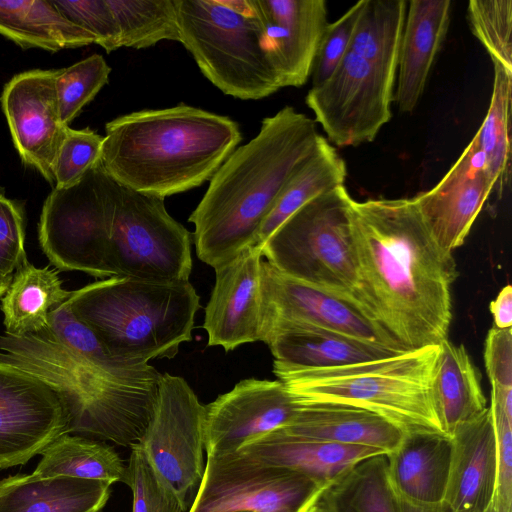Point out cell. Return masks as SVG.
<instances>
[{"label":"cell","mask_w":512,"mask_h":512,"mask_svg":"<svg viewBox=\"0 0 512 512\" xmlns=\"http://www.w3.org/2000/svg\"><path fill=\"white\" fill-rule=\"evenodd\" d=\"M308 512H326V510L318 501L313 507L310 508Z\"/></svg>","instance_id":"f907efd6"},{"label":"cell","mask_w":512,"mask_h":512,"mask_svg":"<svg viewBox=\"0 0 512 512\" xmlns=\"http://www.w3.org/2000/svg\"><path fill=\"white\" fill-rule=\"evenodd\" d=\"M54 3L71 22L92 34L95 43L107 53L122 47L119 25L108 0H54Z\"/></svg>","instance_id":"60d3db41"},{"label":"cell","mask_w":512,"mask_h":512,"mask_svg":"<svg viewBox=\"0 0 512 512\" xmlns=\"http://www.w3.org/2000/svg\"><path fill=\"white\" fill-rule=\"evenodd\" d=\"M262 257L259 248L250 246L214 269L215 284L203 323L208 346L228 352L260 341Z\"/></svg>","instance_id":"ffe728a7"},{"label":"cell","mask_w":512,"mask_h":512,"mask_svg":"<svg viewBox=\"0 0 512 512\" xmlns=\"http://www.w3.org/2000/svg\"><path fill=\"white\" fill-rule=\"evenodd\" d=\"M110 486L68 476L13 475L0 480V512H100Z\"/></svg>","instance_id":"4316f807"},{"label":"cell","mask_w":512,"mask_h":512,"mask_svg":"<svg viewBox=\"0 0 512 512\" xmlns=\"http://www.w3.org/2000/svg\"><path fill=\"white\" fill-rule=\"evenodd\" d=\"M267 346L274 357L273 369L288 371L338 368L404 353L322 328L286 332Z\"/></svg>","instance_id":"484cf974"},{"label":"cell","mask_w":512,"mask_h":512,"mask_svg":"<svg viewBox=\"0 0 512 512\" xmlns=\"http://www.w3.org/2000/svg\"><path fill=\"white\" fill-rule=\"evenodd\" d=\"M451 5L450 0L407 1L393 97L401 113H411L423 95L448 32Z\"/></svg>","instance_id":"603a6c76"},{"label":"cell","mask_w":512,"mask_h":512,"mask_svg":"<svg viewBox=\"0 0 512 512\" xmlns=\"http://www.w3.org/2000/svg\"><path fill=\"white\" fill-rule=\"evenodd\" d=\"M260 46L280 88L300 87L311 76L329 24L325 0H252Z\"/></svg>","instance_id":"ac0fdd59"},{"label":"cell","mask_w":512,"mask_h":512,"mask_svg":"<svg viewBox=\"0 0 512 512\" xmlns=\"http://www.w3.org/2000/svg\"><path fill=\"white\" fill-rule=\"evenodd\" d=\"M107 262L112 277L187 282L191 234L168 213L164 199L116 182L108 214Z\"/></svg>","instance_id":"9c48e42d"},{"label":"cell","mask_w":512,"mask_h":512,"mask_svg":"<svg viewBox=\"0 0 512 512\" xmlns=\"http://www.w3.org/2000/svg\"><path fill=\"white\" fill-rule=\"evenodd\" d=\"M104 136L90 128H67L54 168L56 189L76 184L93 165L100 161Z\"/></svg>","instance_id":"ab89813d"},{"label":"cell","mask_w":512,"mask_h":512,"mask_svg":"<svg viewBox=\"0 0 512 512\" xmlns=\"http://www.w3.org/2000/svg\"><path fill=\"white\" fill-rule=\"evenodd\" d=\"M69 429L70 416L57 392L0 357V469L26 464Z\"/></svg>","instance_id":"9a60e30c"},{"label":"cell","mask_w":512,"mask_h":512,"mask_svg":"<svg viewBox=\"0 0 512 512\" xmlns=\"http://www.w3.org/2000/svg\"><path fill=\"white\" fill-rule=\"evenodd\" d=\"M494 78L490 105L476 135L485 156V170L491 187L500 194L510 160V119L512 73L493 62Z\"/></svg>","instance_id":"e575fe53"},{"label":"cell","mask_w":512,"mask_h":512,"mask_svg":"<svg viewBox=\"0 0 512 512\" xmlns=\"http://www.w3.org/2000/svg\"><path fill=\"white\" fill-rule=\"evenodd\" d=\"M352 199L345 185L312 199L269 237L262 256L288 276L350 297L357 280Z\"/></svg>","instance_id":"ba28073f"},{"label":"cell","mask_w":512,"mask_h":512,"mask_svg":"<svg viewBox=\"0 0 512 512\" xmlns=\"http://www.w3.org/2000/svg\"><path fill=\"white\" fill-rule=\"evenodd\" d=\"M406 0H363L349 51L396 77Z\"/></svg>","instance_id":"d6a6232c"},{"label":"cell","mask_w":512,"mask_h":512,"mask_svg":"<svg viewBox=\"0 0 512 512\" xmlns=\"http://www.w3.org/2000/svg\"><path fill=\"white\" fill-rule=\"evenodd\" d=\"M131 448L125 484L132 491V512H184L175 494L161 481L140 445Z\"/></svg>","instance_id":"f35d334b"},{"label":"cell","mask_w":512,"mask_h":512,"mask_svg":"<svg viewBox=\"0 0 512 512\" xmlns=\"http://www.w3.org/2000/svg\"><path fill=\"white\" fill-rule=\"evenodd\" d=\"M395 498L397 512H452L451 508L445 501L435 504H422L409 501L397 494H395Z\"/></svg>","instance_id":"7dc6e473"},{"label":"cell","mask_w":512,"mask_h":512,"mask_svg":"<svg viewBox=\"0 0 512 512\" xmlns=\"http://www.w3.org/2000/svg\"><path fill=\"white\" fill-rule=\"evenodd\" d=\"M242 136L231 118L179 104L105 125L100 163L118 184L161 199L210 180Z\"/></svg>","instance_id":"277c9868"},{"label":"cell","mask_w":512,"mask_h":512,"mask_svg":"<svg viewBox=\"0 0 512 512\" xmlns=\"http://www.w3.org/2000/svg\"><path fill=\"white\" fill-rule=\"evenodd\" d=\"M362 6L363 0H360L339 19L328 24L313 64L312 86L319 85L327 79L348 51Z\"/></svg>","instance_id":"b9f144b4"},{"label":"cell","mask_w":512,"mask_h":512,"mask_svg":"<svg viewBox=\"0 0 512 512\" xmlns=\"http://www.w3.org/2000/svg\"><path fill=\"white\" fill-rule=\"evenodd\" d=\"M0 34L23 48L56 52L95 43V38L71 22L54 0H0Z\"/></svg>","instance_id":"f1b7e54d"},{"label":"cell","mask_w":512,"mask_h":512,"mask_svg":"<svg viewBox=\"0 0 512 512\" xmlns=\"http://www.w3.org/2000/svg\"><path fill=\"white\" fill-rule=\"evenodd\" d=\"M67 303L111 355L142 363L174 358L192 339L200 308L189 281L116 276L72 291Z\"/></svg>","instance_id":"5b68a950"},{"label":"cell","mask_w":512,"mask_h":512,"mask_svg":"<svg viewBox=\"0 0 512 512\" xmlns=\"http://www.w3.org/2000/svg\"><path fill=\"white\" fill-rule=\"evenodd\" d=\"M237 453L263 465L301 473L324 488L358 463L385 454L371 447L297 437L279 429L245 443Z\"/></svg>","instance_id":"7402d4cb"},{"label":"cell","mask_w":512,"mask_h":512,"mask_svg":"<svg viewBox=\"0 0 512 512\" xmlns=\"http://www.w3.org/2000/svg\"><path fill=\"white\" fill-rule=\"evenodd\" d=\"M345 160L323 136L314 152L288 179L263 220L254 242L261 250L269 237L306 203L345 183Z\"/></svg>","instance_id":"4dcf8cb0"},{"label":"cell","mask_w":512,"mask_h":512,"mask_svg":"<svg viewBox=\"0 0 512 512\" xmlns=\"http://www.w3.org/2000/svg\"><path fill=\"white\" fill-rule=\"evenodd\" d=\"M321 137L315 121L292 106L262 120L257 135L218 168L189 216L202 262L215 269L254 246L282 188Z\"/></svg>","instance_id":"7a4b0ae2"},{"label":"cell","mask_w":512,"mask_h":512,"mask_svg":"<svg viewBox=\"0 0 512 512\" xmlns=\"http://www.w3.org/2000/svg\"><path fill=\"white\" fill-rule=\"evenodd\" d=\"M12 277H13L12 274L8 275V276H0V300L7 292L9 285L11 283Z\"/></svg>","instance_id":"681fc988"},{"label":"cell","mask_w":512,"mask_h":512,"mask_svg":"<svg viewBox=\"0 0 512 512\" xmlns=\"http://www.w3.org/2000/svg\"><path fill=\"white\" fill-rule=\"evenodd\" d=\"M349 216L357 259L350 298L397 349L440 345L448 338L458 272L414 197L352 199Z\"/></svg>","instance_id":"6da1fadb"},{"label":"cell","mask_w":512,"mask_h":512,"mask_svg":"<svg viewBox=\"0 0 512 512\" xmlns=\"http://www.w3.org/2000/svg\"><path fill=\"white\" fill-rule=\"evenodd\" d=\"M119 25L121 46L144 49L179 42L176 0H108Z\"/></svg>","instance_id":"d590c367"},{"label":"cell","mask_w":512,"mask_h":512,"mask_svg":"<svg viewBox=\"0 0 512 512\" xmlns=\"http://www.w3.org/2000/svg\"><path fill=\"white\" fill-rule=\"evenodd\" d=\"M179 42L224 94L258 100L280 89L260 46L252 0H176Z\"/></svg>","instance_id":"52a82bcc"},{"label":"cell","mask_w":512,"mask_h":512,"mask_svg":"<svg viewBox=\"0 0 512 512\" xmlns=\"http://www.w3.org/2000/svg\"><path fill=\"white\" fill-rule=\"evenodd\" d=\"M41 455L32 473L40 478L68 476L110 485L126 481L127 465L104 442L66 433L51 442Z\"/></svg>","instance_id":"1f68e13d"},{"label":"cell","mask_w":512,"mask_h":512,"mask_svg":"<svg viewBox=\"0 0 512 512\" xmlns=\"http://www.w3.org/2000/svg\"><path fill=\"white\" fill-rule=\"evenodd\" d=\"M452 453L444 501L452 512H486L497 470L496 434L490 406L451 435Z\"/></svg>","instance_id":"44dd1931"},{"label":"cell","mask_w":512,"mask_h":512,"mask_svg":"<svg viewBox=\"0 0 512 512\" xmlns=\"http://www.w3.org/2000/svg\"><path fill=\"white\" fill-rule=\"evenodd\" d=\"M484 363L492 386L512 387V328L489 330Z\"/></svg>","instance_id":"f6af8a7d"},{"label":"cell","mask_w":512,"mask_h":512,"mask_svg":"<svg viewBox=\"0 0 512 512\" xmlns=\"http://www.w3.org/2000/svg\"><path fill=\"white\" fill-rule=\"evenodd\" d=\"M396 77L347 51L332 74L308 91L305 102L337 147L373 141L391 119Z\"/></svg>","instance_id":"4fadbf2b"},{"label":"cell","mask_w":512,"mask_h":512,"mask_svg":"<svg viewBox=\"0 0 512 512\" xmlns=\"http://www.w3.org/2000/svg\"><path fill=\"white\" fill-rule=\"evenodd\" d=\"M467 14L472 33L492 61L512 73V1L471 0Z\"/></svg>","instance_id":"74e56055"},{"label":"cell","mask_w":512,"mask_h":512,"mask_svg":"<svg viewBox=\"0 0 512 512\" xmlns=\"http://www.w3.org/2000/svg\"><path fill=\"white\" fill-rule=\"evenodd\" d=\"M451 453V438L445 434L404 433L396 448L385 455L392 490L416 503L444 501Z\"/></svg>","instance_id":"d4e9b609"},{"label":"cell","mask_w":512,"mask_h":512,"mask_svg":"<svg viewBox=\"0 0 512 512\" xmlns=\"http://www.w3.org/2000/svg\"><path fill=\"white\" fill-rule=\"evenodd\" d=\"M325 489L301 473L263 465L237 452L207 455L188 512H308Z\"/></svg>","instance_id":"7c38bea8"},{"label":"cell","mask_w":512,"mask_h":512,"mask_svg":"<svg viewBox=\"0 0 512 512\" xmlns=\"http://www.w3.org/2000/svg\"><path fill=\"white\" fill-rule=\"evenodd\" d=\"M205 406L180 377L164 373L150 422L138 444L184 512L202 481Z\"/></svg>","instance_id":"8fae6325"},{"label":"cell","mask_w":512,"mask_h":512,"mask_svg":"<svg viewBox=\"0 0 512 512\" xmlns=\"http://www.w3.org/2000/svg\"><path fill=\"white\" fill-rule=\"evenodd\" d=\"M497 451L495 512H512V419L491 399Z\"/></svg>","instance_id":"ee69618b"},{"label":"cell","mask_w":512,"mask_h":512,"mask_svg":"<svg viewBox=\"0 0 512 512\" xmlns=\"http://www.w3.org/2000/svg\"><path fill=\"white\" fill-rule=\"evenodd\" d=\"M490 311L496 328L506 329L512 326V287H503L490 303Z\"/></svg>","instance_id":"bcb514c9"},{"label":"cell","mask_w":512,"mask_h":512,"mask_svg":"<svg viewBox=\"0 0 512 512\" xmlns=\"http://www.w3.org/2000/svg\"><path fill=\"white\" fill-rule=\"evenodd\" d=\"M56 70L15 75L0 97L12 140L22 161L54 183V163L69 126L61 122L55 88Z\"/></svg>","instance_id":"e0dca14e"},{"label":"cell","mask_w":512,"mask_h":512,"mask_svg":"<svg viewBox=\"0 0 512 512\" xmlns=\"http://www.w3.org/2000/svg\"><path fill=\"white\" fill-rule=\"evenodd\" d=\"M111 68L99 55H91L67 68L56 70L55 88L61 122L67 125L108 82Z\"/></svg>","instance_id":"8d00e7d4"},{"label":"cell","mask_w":512,"mask_h":512,"mask_svg":"<svg viewBox=\"0 0 512 512\" xmlns=\"http://www.w3.org/2000/svg\"><path fill=\"white\" fill-rule=\"evenodd\" d=\"M486 512H495V509H494V506H493V503L492 505L487 509Z\"/></svg>","instance_id":"816d5d0a"},{"label":"cell","mask_w":512,"mask_h":512,"mask_svg":"<svg viewBox=\"0 0 512 512\" xmlns=\"http://www.w3.org/2000/svg\"><path fill=\"white\" fill-rule=\"evenodd\" d=\"M116 181L100 161L73 186L46 198L38 226L40 246L60 271L112 277L107 262L108 214Z\"/></svg>","instance_id":"30bf717a"},{"label":"cell","mask_w":512,"mask_h":512,"mask_svg":"<svg viewBox=\"0 0 512 512\" xmlns=\"http://www.w3.org/2000/svg\"><path fill=\"white\" fill-rule=\"evenodd\" d=\"M0 357L48 383L63 400L69 432L131 447L152 417L162 374L148 363L105 351L83 358L48 330L21 337L0 336Z\"/></svg>","instance_id":"3957f363"},{"label":"cell","mask_w":512,"mask_h":512,"mask_svg":"<svg viewBox=\"0 0 512 512\" xmlns=\"http://www.w3.org/2000/svg\"><path fill=\"white\" fill-rule=\"evenodd\" d=\"M310 328L336 331L401 351L350 297L297 280L263 261L260 341L268 345L280 334Z\"/></svg>","instance_id":"5bb4252c"},{"label":"cell","mask_w":512,"mask_h":512,"mask_svg":"<svg viewBox=\"0 0 512 512\" xmlns=\"http://www.w3.org/2000/svg\"><path fill=\"white\" fill-rule=\"evenodd\" d=\"M492 192L475 134L443 178L414 199L437 244L452 252L464 243Z\"/></svg>","instance_id":"d6986e66"},{"label":"cell","mask_w":512,"mask_h":512,"mask_svg":"<svg viewBox=\"0 0 512 512\" xmlns=\"http://www.w3.org/2000/svg\"><path fill=\"white\" fill-rule=\"evenodd\" d=\"M491 399L499 405L508 418L512 419V387L492 386Z\"/></svg>","instance_id":"c3c4849f"},{"label":"cell","mask_w":512,"mask_h":512,"mask_svg":"<svg viewBox=\"0 0 512 512\" xmlns=\"http://www.w3.org/2000/svg\"><path fill=\"white\" fill-rule=\"evenodd\" d=\"M207 455L237 452L242 445L287 425L298 398L280 380L247 378L204 405Z\"/></svg>","instance_id":"2e32d148"},{"label":"cell","mask_w":512,"mask_h":512,"mask_svg":"<svg viewBox=\"0 0 512 512\" xmlns=\"http://www.w3.org/2000/svg\"><path fill=\"white\" fill-rule=\"evenodd\" d=\"M386 454L358 463L329 485L319 503L326 512H397L386 475Z\"/></svg>","instance_id":"836d02e7"},{"label":"cell","mask_w":512,"mask_h":512,"mask_svg":"<svg viewBox=\"0 0 512 512\" xmlns=\"http://www.w3.org/2000/svg\"><path fill=\"white\" fill-rule=\"evenodd\" d=\"M431 392L441 429L449 437L488 407L479 372L466 348L448 338L439 345Z\"/></svg>","instance_id":"83f0119b"},{"label":"cell","mask_w":512,"mask_h":512,"mask_svg":"<svg viewBox=\"0 0 512 512\" xmlns=\"http://www.w3.org/2000/svg\"><path fill=\"white\" fill-rule=\"evenodd\" d=\"M71 293L62 287L56 269L39 268L25 261L1 299L5 334L21 337L47 330L50 312Z\"/></svg>","instance_id":"f546056e"},{"label":"cell","mask_w":512,"mask_h":512,"mask_svg":"<svg viewBox=\"0 0 512 512\" xmlns=\"http://www.w3.org/2000/svg\"><path fill=\"white\" fill-rule=\"evenodd\" d=\"M25 261L23 208L0 192V276L11 275Z\"/></svg>","instance_id":"7bdbcfd3"},{"label":"cell","mask_w":512,"mask_h":512,"mask_svg":"<svg viewBox=\"0 0 512 512\" xmlns=\"http://www.w3.org/2000/svg\"><path fill=\"white\" fill-rule=\"evenodd\" d=\"M438 354L436 345L338 368L273 372L298 398L364 408L405 434H445L431 392Z\"/></svg>","instance_id":"8992f818"},{"label":"cell","mask_w":512,"mask_h":512,"mask_svg":"<svg viewBox=\"0 0 512 512\" xmlns=\"http://www.w3.org/2000/svg\"><path fill=\"white\" fill-rule=\"evenodd\" d=\"M298 400L299 407L295 416L287 425L279 428L289 435L371 447L385 454L395 449L404 435L385 418L361 407L337 402Z\"/></svg>","instance_id":"cb8c5ba5"}]
</instances>
